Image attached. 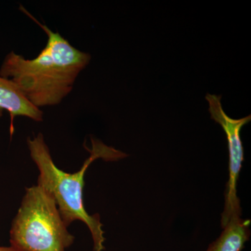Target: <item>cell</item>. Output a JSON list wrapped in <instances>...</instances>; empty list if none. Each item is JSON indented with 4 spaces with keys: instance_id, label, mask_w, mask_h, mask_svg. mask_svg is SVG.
<instances>
[{
    "instance_id": "cell-1",
    "label": "cell",
    "mask_w": 251,
    "mask_h": 251,
    "mask_svg": "<svg viewBox=\"0 0 251 251\" xmlns=\"http://www.w3.org/2000/svg\"><path fill=\"white\" fill-rule=\"evenodd\" d=\"M20 9L44 29L47 44L32 59L14 51L10 52L1 64L0 76L12 80L36 108L58 105L72 92L77 77L90 63L91 55L39 22L21 5Z\"/></svg>"
},
{
    "instance_id": "cell-2",
    "label": "cell",
    "mask_w": 251,
    "mask_h": 251,
    "mask_svg": "<svg viewBox=\"0 0 251 251\" xmlns=\"http://www.w3.org/2000/svg\"><path fill=\"white\" fill-rule=\"evenodd\" d=\"M92 148L89 150L90 156L86 159L80 171L67 173L54 164L47 144L42 133L28 138L27 145L31 159L39 171L37 184L44 188L54 198L59 213L66 226L74 221H82L90 229L94 242V251L105 249L103 224L99 214L90 215L84 206V176L87 168L97 158L105 161H117L127 156L121 151L110 148L101 142L92 138Z\"/></svg>"
},
{
    "instance_id": "cell-3",
    "label": "cell",
    "mask_w": 251,
    "mask_h": 251,
    "mask_svg": "<svg viewBox=\"0 0 251 251\" xmlns=\"http://www.w3.org/2000/svg\"><path fill=\"white\" fill-rule=\"evenodd\" d=\"M54 198L36 185L27 188L10 230L14 251H66L75 237L68 231Z\"/></svg>"
},
{
    "instance_id": "cell-4",
    "label": "cell",
    "mask_w": 251,
    "mask_h": 251,
    "mask_svg": "<svg viewBox=\"0 0 251 251\" xmlns=\"http://www.w3.org/2000/svg\"><path fill=\"white\" fill-rule=\"evenodd\" d=\"M209 104L211 120L221 125L227 135L229 149V180L225 192V207L221 217L224 228L234 215L242 216L240 200L237 197V184L244 160V148L240 138L241 129L251 122V116L233 120L226 115L221 103V96L207 94L205 97Z\"/></svg>"
},
{
    "instance_id": "cell-5",
    "label": "cell",
    "mask_w": 251,
    "mask_h": 251,
    "mask_svg": "<svg viewBox=\"0 0 251 251\" xmlns=\"http://www.w3.org/2000/svg\"><path fill=\"white\" fill-rule=\"evenodd\" d=\"M5 110L11 117V135L14 131L15 117H26L36 122L42 121L44 117L42 110L31 104L12 80L0 76V117Z\"/></svg>"
},
{
    "instance_id": "cell-6",
    "label": "cell",
    "mask_w": 251,
    "mask_h": 251,
    "mask_svg": "<svg viewBox=\"0 0 251 251\" xmlns=\"http://www.w3.org/2000/svg\"><path fill=\"white\" fill-rule=\"evenodd\" d=\"M251 220L232 216L221 236L211 243L206 251H242L251 237Z\"/></svg>"
},
{
    "instance_id": "cell-7",
    "label": "cell",
    "mask_w": 251,
    "mask_h": 251,
    "mask_svg": "<svg viewBox=\"0 0 251 251\" xmlns=\"http://www.w3.org/2000/svg\"><path fill=\"white\" fill-rule=\"evenodd\" d=\"M0 251H14L11 247H0Z\"/></svg>"
}]
</instances>
